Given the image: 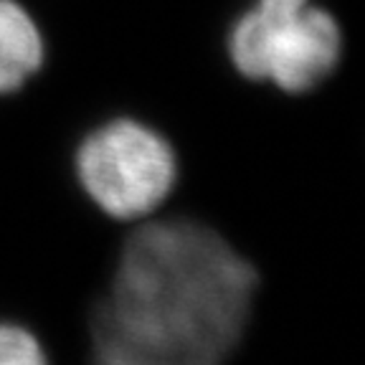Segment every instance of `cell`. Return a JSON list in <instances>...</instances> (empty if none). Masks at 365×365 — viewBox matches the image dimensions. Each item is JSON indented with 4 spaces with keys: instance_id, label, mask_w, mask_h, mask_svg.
Segmentation results:
<instances>
[{
    "instance_id": "obj_1",
    "label": "cell",
    "mask_w": 365,
    "mask_h": 365,
    "mask_svg": "<svg viewBox=\"0 0 365 365\" xmlns=\"http://www.w3.org/2000/svg\"><path fill=\"white\" fill-rule=\"evenodd\" d=\"M264 274L193 213L132 223L84 312V365H234Z\"/></svg>"
},
{
    "instance_id": "obj_2",
    "label": "cell",
    "mask_w": 365,
    "mask_h": 365,
    "mask_svg": "<svg viewBox=\"0 0 365 365\" xmlns=\"http://www.w3.org/2000/svg\"><path fill=\"white\" fill-rule=\"evenodd\" d=\"M68 175L104 221L132 226L158 216L182 182V160L160 127L117 114L68 150Z\"/></svg>"
},
{
    "instance_id": "obj_3",
    "label": "cell",
    "mask_w": 365,
    "mask_h": 365,
    "mask_svg": "<svg viewBox=\"0 0 365 365\" xmlns=\"http://www.w3.org/2000/svg\"><path fill=\"white\" fill-rule=\"evenodd\" d=\"M340 23L312 0H254L228 29L226 56L241 79L302 97L342 61Z\"/></svg>"
},
{
    "instance_id": "obj_4",
    "label": "cell",
    "mask_w": 365,
    "mask_h": 365,
    "mask_svg": "<svg viewBox=\"0 0 365 365\" xmlns=\"http://www.w3.org/2000/svg\"><path fill=\"white\" fill-rule=\"evenodd\" d=\"M46 61L38 23L18 0H0V97L18 94Z\"/></svg>"
},
{
    "instance_id": "obj_5",
    "label": "cell",
    "mask_w": 365,
    "mask_h": 365,
    "mask_svg": "<svg viewBox=\"0 0 365 365\" xmlns=\"http://www.w3.org/2000/svg\"><path fill=\"white\" fill-rule=\"evenodd\" d=\"M0 365H53L43 337L21 319L0 317Z\"/></svg>"
}]
</instances>
